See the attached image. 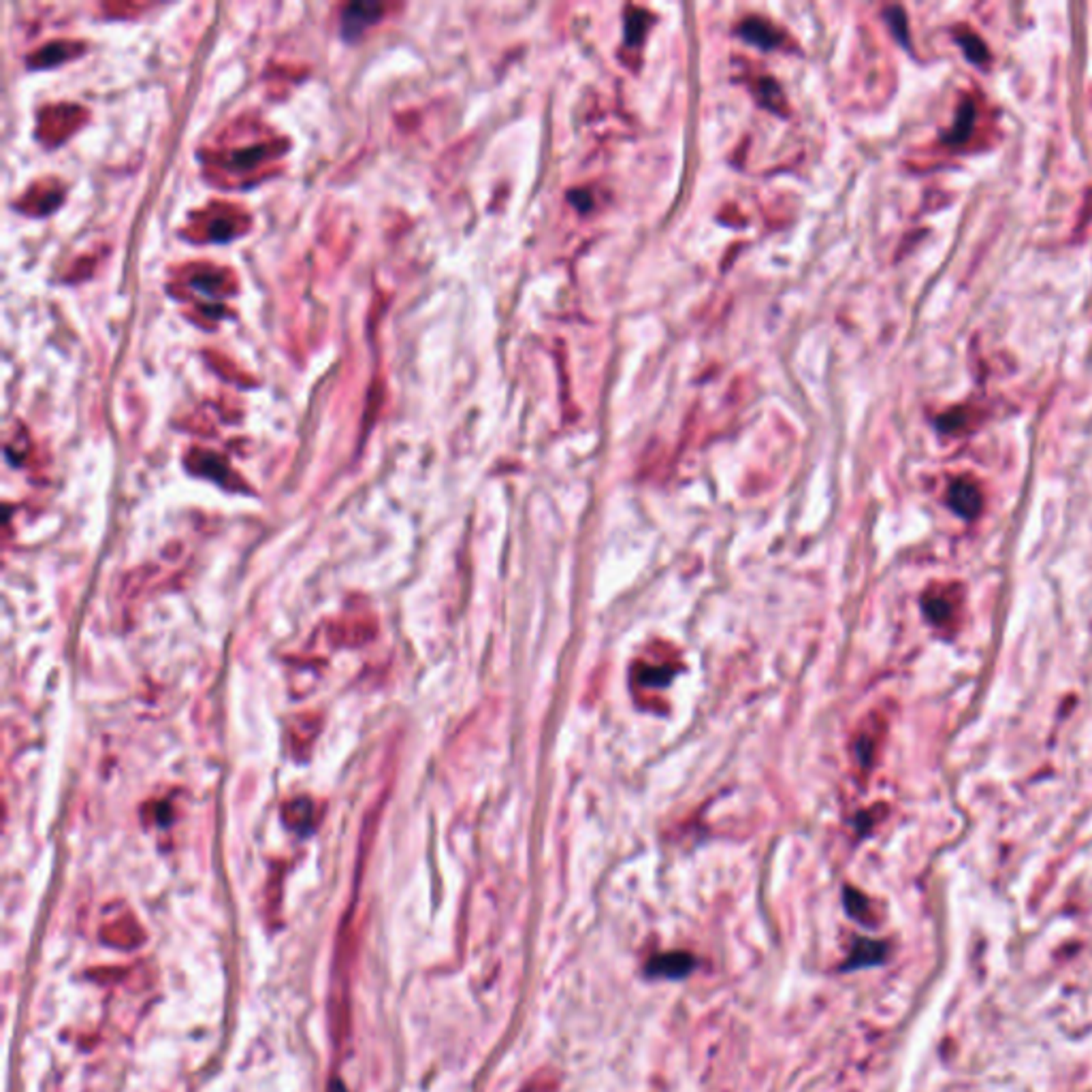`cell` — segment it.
<instances>
[{"instance_id":"cell-1","label":"cell","mask_w":1092,"mask_h":1092,"mask_svg":"<svg viewBox=\"0 0 1092 1092\" xmlns=\"http://www.w3.org/2000/svg\"><path fill=\"white\" fill-rule=\"evenodd\" d=\"M962 604V592L956 584H939L924 595V610L935 626H947Z\"/></svg>"},{"instance_id":"cell-2","label":"cell","mask_w":1092,"mask_h":1092,"mask_svg":"<svg viewBox=\"0 0 1092 1092\" xmlns=\"http://www.w3.org/2000/svg\"><path fill=\"white\" fill-rule=\"evenodd\" d=\"M696 969V958L685 952H668L653 956L647 964L649 978L659 979H683Z\"/></svg>"},{"instance_id":"cell-3","label":"cell","mask_w":1092,"mask_h":1092,"mask_svg":"<svg viewBox=\"0 0 1092 1092\" xmlns=\"http://www.w3.org/2000/svg\"><path fill=\"white\" fill-rule=\"evenodd\" d=\"M947 501H950L952 508L956 510L961 517L973 518V517H978V512L981 510L984 498H981L979 484L975 483L973 478L962 476V478H956V481L950 484V491H947Z\"/></svg>"},{"instance_id":"cell-4","label":"cell","mask_w":1092,"mask_h":1092,"mask_svg":"<svg viewBox=\"0 0 1092 1092\" xmlns=\"http://www.w3.org/2000/svg\"><path fill=\"white\" fill-rule=\"evenodd\" d=\"M380 13H382V7H380V4H374V3L349 4V7L344 9V15H341V32H344L346 38H355L361 35V32L365 30L369 24H374V21L380 18Z\"/></svg>"},{"instance_id":"cell-5","label":"cell","mask_w":1092,"mask_h":1092,"mask_svg":"<svg viewBox=\"0 0 1092 1092\" xmlns=\"http://www.w3.org/2000/svg\"><path fill=\"white\" fill-rule=\"evenodd\" d=\"M887 956V945L884 941H875V939H856L853 941L852 953H849V961L845 962V970H853V969H867V967H877V964H884Z\"/></svg>"},{"instance_id":"cell-6","label":"cell","mask_w":1092,"mask_h":1092,"mask_svg":"<svg viewBox=\"0 0 1092 1092\" xmlns=\"http://www.w3.org/2000/svg\"><path fill=\"white\" fill-rule=\"evenodd\" d=\"M741 35L747 38V41H752L760 47L779 46V30H777L772 24H769V21L758 20V18L743 21Z\"/></svg>"},{"instance_id":"cell-7","label":"cell","mask_w":1092,"mask_h":1092,"mask_svg":"<svg viewBox=\"0 0 1092 1092\" xmlns=\"http://www.w3.org/2000/svg\"><path fill=\"white\" fill-rule=\"evenodd\" d=\"M975 124V105L964 103L961 107V112H958L956 122L950 130H947L945 141L947 143H962L964 139H969L970 129H973Z\"/></svg>"},{"instance_id":"cell-8","label":"cell","mask_w":1092,"mask_h":1092,"mask_svg":"<svg viewBox=\"0 0 1092 1092\" xmlns=\"http://www.w3.org/2000/svg\"><path fill=\"white\" fill-rule=\"evenodd\" d=\"M958 41H961V46L964 47V52H967V56L973 60V63L981 64V63H986V60H988V49H986L984 41H981V38L975 35V32H973V35H970V32H969V35H961V37H958Z\"/></svg>"},{"instance_id":"cell-9","label":"cell","mask_w":1092,"mask_h":1092,"mask_svg":"<svg viewBox=\"0 0 1092 1092\" xmlns=\"http://www.w3.org/2000/svg\"><path fill=\"white\" fill-rule=\"evenodd\" d=\"M845 907L847 913L856 920H867L869 901L856 890H845Z\"/></svg>"}]
</instances>
